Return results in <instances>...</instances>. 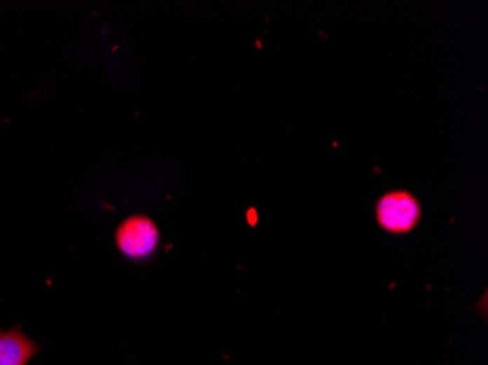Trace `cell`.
Here are the masks:
<instances>
[{"mask_svg":"<svg viewBox=\"0 0 488 365\" xmlns=\"http://www.w3.org/2000/svg\"><path fill=\"white\" fill-rule=\"evenodd\" d=\"M376 215L380 227L392 234H405L420 222L421 207L408 192H391L377 202Z\"/></svg>","mask_w":488,"mask_h":365,"instance_id":"2","label":"cell"},{"mask_svg":"<svg viewBox=\"0 0 488 365\" xmlns=\"http://www.w3.org/2000/svg\"><path fill=\"white\" fill-rule=\"evenodd\" d=\"M160 233L155 222L145 215L126 218L116 230V245L128 259L147 260L158 247Z\"/></svg>","mask_w":488,"mask_h":365,"instance_id":"1","label":"cell"},{"mask_svg":"<svg viewBox=\"0 0 488 365\" xmlns=\"http://www.w3.org/2000/svg\"><path fill=\"white\" fill-rule=\"evenodd\" d=\"M39 347L20 327L0 332V365H27Z\"/></svg>","mask_w":488,"mask_h":365,"instance_id":"3","label":"cell"}]
</instances>
